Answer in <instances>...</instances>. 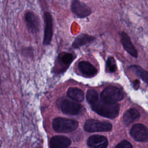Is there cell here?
<instances>
[{"instance_id": "obj_1", "label": "cell", "mask_w": 148, "mask_h": 148, "mask_svg": "<svg viewBox=\"0 0 148 148\" xmlns=\"http://www.w3.org/2000/svg\"><path fill=\"white\" fill-rule=\"evenodd\" d=\"M91 105L92 109L99 115L109 119H114L117 116L119 106L116 103H108L99 98Z\"/></svg>"}, {"instance_id": "obj_2", "label": "cell", "mask_w": 148, "mask_h": 148, "mask_svg": "<svg viewBox=\"0 0 148 148\" xmlns=\"http://www.w3.org/2000/svg\"><path fill=\"white\" fill-rule=\"evenodd\" d=\"M78 125L77 121L62 117L55 118L52 123L53 130L57 132H72L77 129Z\"/></svg>"}, {"instance_id": "obj_3", "label": "cell", "mask_w": 148, "mask_h": 148, "mask_svg": "<svg viewBox=\"0 0 148 148\" xmlns=\"http://www.w3.org/2000/svg\"><path fill=\"white\" fill-rule=\"evenodd\" d=\"M123 98V92L116 87H108L101 93V98L108 103H116Z\"/></svg>"}, {"instance_id": "obj_4", "label": "cell", "mask_w": 148, "mask_h": 148, "mask_svg": "<svg viewBox=\"0 0 148 148\" xmlns=\"http://www.w3.org/2000/svg\"><path fill=\"white\" fill-rule=\"evenodd\" d=\"M84 128L85 131L89 132L109 131L112 130V125L109 122L100 121L94 119H88L86 121Z\"/></svg>"}, {"instance_id": "obj_5", "label": "cell", "mask_w": 148, "mask_h": 148, "mask_svg": "<svg viewBox=\"0 0 148 148\" xmlns=\"http://www.w3.org/2000/svg\"><path fill=\"white\" fill-rule=\"evenodd\" d=\"M71 9L72 12L80 18H86L92 13L90 7L79 0H73L72 2Z\"/></svg>"}, {"instance_id": "obj_6", "label": "cell", "mask_w": 148, "mask_h": 148, "mask_svg": "<svg viewBox=\"0 0 148 148\" xmlns=\"http://www.w3.org/2000/svg\"><path fill=\"white\" fill-rule=\"evenodd\" d=\"M75 56L70 53L62 52L60 53L56 61L54 69L57 72L65 71L75 59Z\"/></svg>"}, {"instance_id": "obj_7", "label": "cell", "mask_w": 148, "mask_h": 148, "mask_svg": "<svg viewBox=\"0 0 148 148\" xmlns=\"http://www.w3.org/2000/svg\"><path fill=\"white\" fill-rule=\"evenodd\" d=\"M24 20L29 32L36 34L39 31L40 20L34 12L27 11L24 14Z\"/></svg>"}, {"instance_id": "obj_8", "label": "cell", "mask_w": 148, "mask_h": 148, "mask_svg": "<svg viewBox=\"0 0 148 148\" xmlns=\"http://www.w3.org/2000/svg\"><path fill=\"white\" fill-rule=\"evenodd\" d=\"M60 109L65 114L76 115L82 112L83 106L76 102L68 99H64L60 103Z\"/></svg>"}, {"instance_id": "obj_9", "label": "cell", "mask_w": 148, "mask_h": 148, "mask_svg": "<svg viewBox=\"0 0 148 148\" xmlns=\"http://www.w3.org/2000/svg\"><path fill=\"white\" fill-rule=\"evenodd\" d=\"M45 31L43 38V45H49L50 44L53 35V18L48 12L44 13Z\"/></svg>"}, {"instance_id": "obj_10", "label": "cell", "mask_w": 148, "mask_h": 148, "mask_svg": "<svg viewBox=\"0 0 148 148\" xmlns=\"http://www.w3.org/2000/svg\"><path fill=\"white\" fill-rule=\"evenodd\" d=\"M130 134L137 141L146 142L148 140V131L146 127L140 124H136L131 128Z\"/></svg>"}, {"instance_id": "obj_11", "label": "cell", "mask_w": 148, "mask_h": 148, "mask_svg": "<svg viewBox=\"0 0 148 148\" xmlns=\"http://www.w3.org/2000/svg\"><path fill=\"white\" fill-rule=\"evenodd\" d=\"M120 40L124 50L131 56L137 58L138 56V51L132 44L129 35L125 32H122L120 34Z\"/></svg>"}, {"instance_id": "obj_12", "label": "cell", "mask_w": 148, "mask_h": 148, "mask_svg": "<svg viewBox=\"0 0 148 148\" xmlns=\"http://www.w3.org/2000/svg\"><path fill=\"white\" fill-rule=\"evenodd\" d=\"M87 143L89 148H106L108 143L105 136L94 135L88 138Z\"/></svg>"}, {"instance_id": "obj_13", "label": "cell", "mask_w": 148, "mask_h": 148, "mask_svg": "<svg viewBox=\"0 0 148 148\" xmlns=\"http://www.w3.org/2000/svg\"><path fill=\"white\" fill-rule=\"evenodd\" d=\"M71 143V140L67 137L62 135L53 136L50 140V148H68Z\"/></svg>"}, {"instance_id": "obj_14", "label": "cell", "mask_w": 148, "mask_h": 148, "mask_svg": "<svg viewBox=\"0 0 148 148\" xmlns=\"http://www.w3.org/2000/svg\"><path fill=\"white\" fill-rule=\"evenodd\" d=\"M95 39V37L86 34H81L75 39L72 47L74 49H78L84 45L90 43Z\"/></svg>"}, {"instance_id": "obj_15", "label": "cell", "mask_w": 148, "mask_h": 148, "mask_svg": "<svg viewBox=\"0 0 148 148\" xmlns=\"http://www.w3.org/2000/svg\"><path fill=\"white\" fill-rule=\"evenodd\" d=\"M78 67L80 71L85 76L92 77L97 73L96 68L88 61H80L78 64Z\"/></svg>"}, {"instance_id": "obj_16", "label": "cell", "mask_w": 148, "mask_h": 148, "mask_svg": "<svg viewBox=\"0 0 148 148\" xmlns=\"http://www.w3.org/2000/svg\"><path fill=\"white\" fill-rule=\"evenodd\" d=\"M68 96L76 102H82L84 99L83 91L76 87H70L67 91Z\"/></svg>"}, {"instance_id": "obj_17", "label": "cell", "mask_w": 148, "mask_h": 148, "mask_svg": "<svg viewBox=\"0 0 148 148\" xmlns=\"http://www.w3.org/2000/svg\"><path fill=\"white\" fill-rule=\"evenodd\" d=\"M139 116V112L136 109L132 108L125 112L123 116V120L125 124H128L138 119Z\"/></svg>"}, {"instance_id": "obj_18", "label": "cell", "mask_w": 148, "mask_h": 148, "mask_svg": "<svg viewBox=\"0 0 148 148\" xmlns=\"http://www.w3.org/2000/svg\"><path fill=\"white\" fill-rule=\"evenodd\" d=\"M131 69L137 74L145 82L148 84V72L138 65H132Z\"/></svg>"}, {"instance_id": "obj_19", "label": "cell", "mask_w": 148, "mask_h": 148, "mask_svg": "<svg viewBox=\"0 0 148 148\" xmlns=\"http://www.w3.org/2000/svg\"><path fill=\"white\" fill-rule=\"evenodd\" d=\"M98 98V94L96 91L94 90H89L87 92L86 98L90 104L95 102Z\"/></svg>"}, {"instance_id": "obj_20", "label": "cell", "mask_w": 148, "mask_h": 148, "mask_svg": "<svg viewBox=\"0 0 148 148\" xmlns=\"http://www.w3.org/2000/svg\"><path fill=\"white\" fill-rule=\"evenodd\" d=\"M106 68L110 72H114L116 69V61L113 57H110L106 61Z\"/></svg>"}, {"instance_id": "obj_21", "label": "cell", "mask_w": 148, "mask_h": 148, "mask_svg": "<svg viewBox=\"0 0 148 148\" xmlns=\"http://www.w3.org/2000/svg\"><path fill=\"white\" fill-rule=\"evenodd\" d=\"M115 148H133L130 142L127 140H123L118 144Z\"/></svg>"}, {"instance_id": "obj_22", "label": "cell", "mask_w": 148, "mask_h": 148, "mask_svg": "<svg viewBox=\"0 0 148 148\" xmlns=\"http://www.w3.org/2000/svg\"><path fill=\"white\" fill-rule=\"evenodd\" d=\"M139 80H135L134 82V87L137 90L139 87Z\"/></svg>"}, {"instance_id": "obj_23", "label": "cell", "mask_w": 148, "mask_h": 148, "mask_svg": "<svg viewBox=\"0 0 148 148\" xmlns=\"http://www.w3.org/2000/svg\"><path fill=\"white\" fill-rule=\"evenodd\" d=\"M71 148H76V147H71Z\"/></svg>"}]
</instances>
